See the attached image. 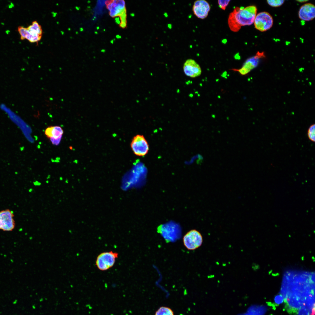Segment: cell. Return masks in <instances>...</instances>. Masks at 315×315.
<instances>
[{"label":"cell","instance_id":"cell-1","mask_svg":"<svg viewBox=\"0 0 315 315\" xmlns=\"http://www.w3.org/2000/svg\"><path fill=\"white\" fill-rule=\"evenodd\" d=\"M257 8L255 6L244 8L235 7L229 15L228 24L230 30L234 32L239 31L242 26L253 24L256 15Z\"/></svg>","mask_w":315,"mask_h":315},{"label":"cell","instance_id":"cell-2","mask_svg":"<svg viewBox=\"0 0 315 315\" xmlns=\"http://www.w3.org/2000/svg\"><path fill=\"white\" fill-rule=\"evenodd\" d=\"M118 255L117 252L112 251L102 253L97 256L95 265L99 270L106 271L114 265Z\"/></svg>","mask_w":315,"mask_h":315},{"label":"cell","instance_id":"cell-3","mask_svg":"<svg viewBox=\"0 0 315 315\" xmlns=\"http://www.w3.org/2000/svg\"><path fill=\"white\" fill-rule=\"evenodd\" d=\"M203 242L201 233L195 229L188 231L183 237L184 245L189 250H193L197 249L202 245Z\"/></svg>","mask_w":315,"mask_h":315},{"label":"cell","instance_id":"cell-4","mask_svg":"<svg viewBox=\"0 0 315 315\" xmlns=\"http://www.w3.org/2000/svg\"><path fill=\"white\" fill-rule=\"evenodd\" d=\"M131 147L134 153L138 156H144L148 153V144L143 135L134 136L131 141Z\"/></svg>","mask_w":315,"mask_h":315},{"label":"cell","instance_id":"cell-5","mask_svg":"<svg viewBox=\"0 0 315 315\" xmlns=\"http://www.w3.org/2000/svg\"><path fill=\"white\" fill-rule=\"evenodd\" d=\"M254 24L255 28L257 30L262 32L266 31L272 27L273 18L268 12H261L256 15Z\"/></svg>","mask_w":315,"mask_h":315},{"label":"cell","instance_id":"cell-6","mask_svg":"<svg viewBox=\"0 0 315 315\" xmlns=\"http://www.w3.org/2000/svg\"><path fill=\"white\" fill-rule=\"evenodd\" d=\"M12 211L6 209L0 211V230L4 231H11L15 227Z\"/></svg>","mask_w":315,"mask_h":315},{"label":"cell","instance_id":"cell-7","mask_svg":"<svg viewBox=\"0 0 315 315\" xmlns=\"http://www.w3.org/2000/svg\"><path fill=\"white\" fill-rule=\"evenodd\" d=\"M265 57L263 52H258L255 56L248 59L241 68L239 69H232V70L239 72L241 75H246L258 66L260 59Z\"/></svg>","mask_w":315,"mask_h":315},{"label":"cell","instance_id":"cell-8","mask_svg":"<svg viewBox=\"0 0 315 315\" xmlns=\"http://www.w3.org/2000/svg\"><path fill=\"white\" fill-rule=\"evenodd\" d=\"M210 9L209 4L204 0L195 1L192 7L194 14L198 18L201 19H204L207 17Z\"/></svg>","mask_w":315,"mask_h":315},{"label":"cell","instance_id":"cell-9","mask_svg":"<svg viewBox=\"0 0 315 315\" xmlns=\"http://www.w3.org/2000/svg\"><path fill=\"white\" fill-rule=\"evenodd\" d=\"M183 70L185 74L191 78H195L200 76L201 69L199 65L193 59H189L185 62Z\"/></svg>","mask_w":315,"mask_h":315},{"label":"cell","instance_id":"cell-10","mask_svg":"<svg viewBox=\"0 0 315 315\" xmlns=\"http://www.w3.org/2000/svg\"><path fill=\"white\" fill-rule=\"evenodd\" d=\"M299 18L305 21L313 20L315 17V7L311 3H307L302 6L298 12Z\"/></svg>","mask_w":315,"mask_h":315},{"label":"cell","instance_id":"cell-11","mask_svg":"<svg viewBox=\"0 0 315 315\" xmlns=\"http://www.w3.org/2000/svg\"><path fill=\"white\" fill-rule=\"evenodd\" d=\"M107 8L111 17L121 15L124 12L125 3L123 1H113L108 4Z\"/></svg>","mask_w":315,"mask_h":315},{"label":"cell","instance_id":"cell-12","mask_svg":"<svg viewBox=\"0 0 315 315\" xmlns=\"http://www.w3.org/2000/svg\"><path fill=\"white\" fill-rule=\"evenodd\" d=\"M27 29L29 33L34 36H42L43 31L41 26L36 21L32 22V24Z\"/></svg>","mask_w":315,"mask_h":315},{"label":"cell","instance_id":"cell-13","mask_svg":"<svg viewBox=\"0 0 315 315\" xmlns=\"http://www.w3.org/2000/svg\"><path fill=\"white\" fill-rule=\"evenodd\" d=\"M155 315H174L173 310L167 306H161L156 311Z\"/></svg>","mask_w":315,"mask_h":315},{"label":"cell","instance_id":"cell-14","mask_svg":"<svg viewBox=\"0 0 315 315\" xmlns=\"http://www.w3.org/2000/svg\"><path fill=\"white\" fill-rule=\"evenodd\" d=\"M52 134V137L51 138L56 139L62 138V135L63 134V131L62 128L60 126H53Z\"/></svg>","mask_w":315,"mask_h":315},{"label":"cell","instance_id":"cell-15","mask_svg":"<svg viewBox=\"0 0 315 315\" xmlns=\"http://www.w3.org/2000/svg\"><path fill=\"white\" fill-rule=\"evenodd\" d=\"M307 136L309 139L311 141H315V125L312 124L309 127L307 131Z\"/></svg>","mask_w":315,"mask_h":315},{"label":"cell","instance_id":"cell-16","mask_svg":"<svg viewBox=\"0 0 315 315\" xmlns=\"http://www.w3.org/2000/svg\"><path fill=\"white\" fill-rule=\"evenodd\" d=\"M18 31L20 34L21 39H25L28 33L27 28L22 26H19L18 28Z\"/></svg>","mask_w":315,"mask_h":315},{"label":"cell","instance_id":"cell-17","mask_svg":"<svg viewBox=\"0 0 315 315\" xmlns=\"http://www.w3.org/2000/svg\"><path fill=\"white\" fill-rule=\"evenodd\" d=\"M284 0H267L268 4L270 6L273 7H279L284 3Z\"/></svg>","mask_w":315,"mask_h":315},{"label":"cell","instance_id":"cell-18","mask_svg":"<svg viewBox=\"0 0 315 315\" xmlns=\"http://www.w3.org/2000/svg\"><path fill=\"white\" fill-rule=\"evenodd\" d=\"M230 0H220L218 1V4L219 7L223 10H225L226 6L229 4Z\"/></svg>","mask_w":315,"mask_h":315},{"label":"cell","instance_id":"cell-19","mask_svg":"<svg viewBox=\"0 0 315 315\" xmlns=\"http://www.w3.org/2000/svg\"><path fill=\"white\" fill-rule=\"evenodd\" d=\"M53 126H51L47 127L45 131V134L47 137L48 138H51L52 137V132L53 128Z\"/></svg>","mask_w":315,"mask_h":315},{"label":"cell","instance_id":"cell-20","mask_svg":"<svg viewBox=\"0 0 315 315\" xmlns=\"http://www.w3.org/2000/svg\"><path fill=\"white\" fill-rule=\"evenodd\" d=\"M284 298L281 295H278L276 296L274 298V301L275 303L277 304H279L282 302Z\"/></svg>","mask_w":315,"mask_h":315},{"label":"cell","instance_id":"cell-21","mask_svg":"<svg viewBox=\"0 0 315 315\" xmlns=\"http://www.w3.org/2000/svg\"><path fill=\"white\" fill-rule=\"evenodd\" d=\"M61 138H60L56 139L50 138V139L53 144L57 145L60 144Z\"/></svg>","mask_w":315,"mask_h":315},{"label":"cell","instance_id":"cell-22","mask_svg":"<svg viewBox=\"0 0 315 315\" xmlns=\"http://www.w3.org/2000/svg\"><path fill=\"white\" fill-rule=\"evenodd\" d=\"M34 184L35 186H38L41 185V183L38 181H36L34 182Z\"/></svg>","mask_w":315,"mask_h":315},{"label":"cell","instance_id":"cell-23","mask_svg":"<svg viewBox=\"0 0 315 315\" xmlns=\"http://www.w3.org/2000/svg\"><path fill=\"white\" fill-rule=\"evenodd\" d=\"M297 1H298V2H299L302 3V2H304L307 1H308V0H298Z\"/></svg>","mask_w":315,"mask_h":315},{"label":"cell","instance_id":"cell-24","mask_svg":"<svg viewBox=\"0 0 315 315\" xmlns=\"http://www.w3.org/2000/svg\"><path fill=\"white\" fill-rule=\"evenodd\" d=\"M226 75H227V72H224L223 73V74L222 75V76L223 77H225V76H226Z\"/></svg>","mask_w":315,"mask_h":315},{"label":"cell","instance_id":"cell-25","mask_svg":"<svg viewBox=\"0 0 315 315\" xmlns=\"http://www.w3.org/2000/svg\"><path fill=\"white\" fill-rule=\"evenodd\" d=\"M46 183H48L49 182V181H46Z\"/></svg>","mask_w":315,"mask_h":315}]
</instances>
